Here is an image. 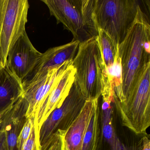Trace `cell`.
Instances as JSON below:
<instances>
[{
	"label": "cell",
	"mask_w": 150,
	"mask_h": 150,
	"mask_svg": "<svg viewBox=\"0 0 150 150\" xmlns=\"http://www.w3.org/2000/svg\"><path fill=\"white\" fill-rule=\"evenodd\" d=\"M72 65L75 70L74 82L85 99H99L105 67L97 36L79 44Z\"/></svg>",
	"instance_id": "277c9868"
},
{
	"label": "cell",
	"mask_w": 150,
	"mask_h": 150,
	"mask_svg": "<svg viewBox=\"0 0 150 150\" xmlns=\"http://www.w3.org/2000/svg\"><path fill=\"white\" fill-rule=\"evenodd\" d=\"M80 43L73 40L66 44L48 49L42 53L41 58L32 72L22 82L23 86L29 85L41 79L49 71L73 60Z\"/></svg>",
	"instance_id": "8fae6325"
},
{
	"label": "cell",
	"mask_w": 150,
	"mask_h": 150,
	"mask_svg": "<svg viewBox=\"0 0 150 150\" xmlns=\"http://www.w3.org/2000/svg\"><path fill=\"white\" fill-rule=\"evenodd\" d=\"M65 132L59 130L55 132L42 146V150H63V137Z\"/></svg>",
	"instance_id": "d6986e66"
},
{
	"label": "cell",
	"mask_w": 150,
	"mask_h": 150,
	"mask_svg": "<svg viewBox=\"0 0 150 150\" xmlns=\"http://www.w3.org/2000/svg\"><path fill=\"white\" fill-rule=\"evenodd\" d=\"M42 55L25 32L9 51L6 67L22 82L32 72Z\"/></svg>",
	"instance_id": "30bf717a"
},
{
	"label": "cell",
	"mask_w": 150,
	"mask_h": 150,
	"mask_svg": "<svg viewBox=\"0 0 150 150\" xmlns=\"http://www.w3.org/2000/svg\"><path fill=\"white\" fill-rule=\"evenodd\" d=\"M141 150H150V136L149 134L143 137V144Z\"/></svg>",
	"instance_id": "7402d4cb"
},
{
	"label": "cell",
	"mask_w": 150,
	"mask_h": 150,
	"mask_svg": "<svg viewBox=\"0 0 150 150\" xmlns=\"http://www.w3.org/2000/svg\"><path fill=\"white\" fill-rule=\"evenodd\" d=\"M35 121V119L29 118L27 119L21 132L17 138L16 150H22L24 144L29 137L34 123Z\"/></svg>",
	"instance_id": "ffe728a7"
},
{
	"label": "cell",
	"mask_w": 150,
	"mask_h": 150,
	"mask_svg": "<svg viewBox=\"0 0 150 150\" xmlns=\"http://www.w3.org/2000/svg\"><path fill=\"white\" fill-rule=\"evenodd\" d=\"M74 74L75 70L71 65L48 96L38 115L37 124L39 131L49 115L62 105L69 94L74 82Z\"/></svg>",
	"instance_id": "4fadbf2b"
},
{
	"label": "cell",
	"mask_w": 150,
	"mask_h": 150,
	"mask_svg": "<svg viewBox=\"0 0 150 150\" xmlns=\"http://www.w3.org/2000/svg\"><path fill=\"white\" fill-rule=\"evenodd\" d=\"M98 100L86 101L81 112L64 134L63 150H81L83 138Z\"/></svg>",
	"instance_id": "5bb4252c"
},
{
	"label": "cell",
	"mask_w": 150,
	"mask_h": 150,
	"mask_svg": "<svg viewBox=\"0 0 150 150\" xmlns=\"http://www.w3.org/2000/svg\"><path fill=\"white\" fill-rule=\"evenodd\" d=\"M72 61H67L55 69L49 71L41 79L23 86V96L28 103L26 114L27 119H35L52 90L57 84L67 69L72 65Z\"/></svg>",
	"instance_id": "9c48e42d"
},
{
	"label": "cell",
	"mask_w": 150,
	"mask_h": 150,
	"mask_svg": "<svg viewBox=\"0 0 150 150\" xmlns=\"http://www.w3.org/2000/svg\"><path fill=\"white\" fill-rule=\"evenodd\" d=\"M28 0H2L0 6V59L5 67L9 51L26 32Z\"/></svg>",
	"instance_id": "52a82bcc"
},
{
	"label": "cell",
	"mask_w": 150,
	"mask_h": 150,
	"mask_svg": "<svg viewBox=\"0 0 150 150\" xmlns=\"http://www.w3.org/2000/svg\"><path fill=\"white\" fill-rule=\"evenodd\" d=\"M144 136L136 134L122 125L113 97H101V100L99 98L98 134L95 150H141Z\"/></svg>",
	"instance_id": "7a4b0ae2"
},
{
	"label": "cell",
	"mask_w": 150,
	"mask_h": 150,
	"mask_svg": "<svg viewBox=\"0 0 150 150\" xmlns=\"http://www.w3.org/2000/svg\"><path fill=\"white\" fill-rule=\"evenodd\" d=\"M97 40L102 57L105 69L114 64L118 53V45H116L109 36L103 30L98 29Z\"/></svg>",
	"instance_id": "2e32d148"
},
{
	"label": "cell",
	"mask_w": 150,
	"mask_h": 150,
	"mask_svg": "<svg viewBox=\"0 0 150 150\" xmlns=\"http://www.w3.org/2000/svg\"><path fill=\"white\" fill-rule=\"evenodd\" d=\"M22 82L6 67L0 71V115L23 95Z\"/></svg>",
	"instance_id": "9a60e30c"
},
{
	"label": "cell",
	"mask_w": 150,
	"mask_h": 150,
	"mask_svg": "<svg viewBox=\"0 0 150 150\" xmlns=\"http://www.w3.org/2000/svg\"><path fill=\"white\" fill-rule=\"evenodd\" d=\"M1 2H2V0H0V6H1Z\"/></svg>",
	"instance_id": "cb8c5ba5"
},
{
	"label": "cell",
	"mask_w": 150,
	"mask_h": 150,
	"mask_svg": "<svg viewBox=\"0 0 150 150\" xmlns=\"http://www.w3.org/2000/svg\"><path fill=\"white\" fill-rule=\"evenodd\" d=\"M150 24L149 16L141 5L131 28L118 45L121 67L120 89L113 94L114 100L122 103L133 93L144 71L150 65Z\"/></svg>",
	"instance_id": "6da1fadb"
},
{
	"label": "cell",
	"mask_w": 150,
	"mask_h": 150,
	"mask_svg": "<svg viewBox=\"0 0 150 150\" xmlns=\"http://www.w3.org/2000/svg\"><path fill=\"white\" fill-rule=\"evenodd\" d=\"M98 116L99 99L96 103L87 128L83 138L81 150H95L98 134Z\"/></svg>",
	"instance_id": "e0dca14e"
},
{
	"label": "cell",
	"mask_w": 150,
	"mask_h": 150,
	"mask_svg": "<svg viewBox=\"0 0 150 150\" xmlns=\"http://www.w3.org/2000/svg\"><path fill=\"white\" fill-rule=\"evenodd\" d=\"M140 1L137 0H95L94 20L116 45L120 44L133 24Z\"/></svg>",
	"instance_id": "5b68a950"
},
{
	"label": "cell",
	"mask_w": 150,
	"mask_h": 150,
	"mask_svg": "<svg viewBox=\"0 0 150 150\" xmlns=\"http://www.w3.org/2000/svg\"><path fill=\"white\" fill-rule=\"evenodd\" d=\"M57 23H62L80 43L97 36L93 17L95 0H42Z\"/></svg>",
	"instance_id": "3957f363"
},
{
	"label": "cell",
	"mask_w": 150,
	"mask_h": 150,
	"mask_svg": "<svg viewBox=\"0 0 150 150\" xmlns=\"http://www.w3.org/2000/svg\"><path fill=\"white\" fill-rule=\"evenodd\" d=\"M0 150H7L5 133L1 129H0Z\"/></svg>",
	"instance_id": "44dd1931"
},
{
	"label": "cell",
	"mask_w": 150,
	"mask_h": 150,
	"mask_svg": "<svg viewBox=\"0 0 150 150\" xmlns=\"http://www.w3.org/2000/svg\"><path fill=\"white\" fill-rule=\"evenodd\" d=\"M28 103L23 95L0 119V129L5 133L7 150H16L17 138L28 119Z\"/></svg>",
	"instance_id": "7c38bea8"
},
{
	"label": "cell",
	"mask_w": 150,
	"mask_h": 150,
	"mask_svg": "<svg viewBox=\"0 0 150 150\" xmlns=\"http://www.w3.org/2000/svg\"><path fill=\"white\" fill-rule=\"evenodd\" d=\"M22 150H42L39 128L36 121L34 123L29 137L24 144Z\"/></svg>",
	"instance_id": "ac0fdd59"
},
{
	"label": "cell",
	"mask_w": 150,
	"mask_h": 150,
	"mask_svg": "<svg viewBox=\"0 0 150 150\" xmlns=\"http://www.w3.org/2000/svg\"><path fill=\"white\" fill-rule=\"evenodd\" d=\"M3 67H4V65H3V64L1 62V59H0V71H1Z\"/></svg>",
	"instance_id": "603a6c76"
},
{
	"label": "cell",
	"mask_w": 150,
	"mask_h": 150,
	"mask_svg": "<svg viewBox=\"0 0 150 150\" xmlns=\"http://www.w3.org/2000/svg\"><path fill=\"white\" fill-rule=\"evenodd\" d=\"M114 101L123 125L136 134L147 135L146 130L150 125V65L130 96L124 102Z\"/></svg>",
	"instance_id": "8992f818"
},
{
	"label": "cell",
	"mask_w": 150,
	"mask_h": 150,
	"mask_svg": "<svg viewBox=\"0 0 150 150\" xmlns=\"http://www.w3.org/2000/svg\"><path fill=\"white\" fill-rule=\"evenodd\" d=\"M86 101L76 83L74 82L63 104L50 113L41 126L39 131L41 146L57 131H66L81 112Z\"/></svg>",
	"instance_id": "ba28073f"
}]
</instances>
